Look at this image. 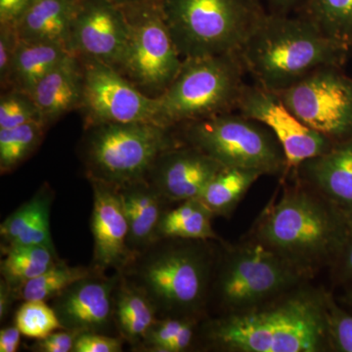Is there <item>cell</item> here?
<instances>
[{
    "label": "cell",
    "instance_id": "6da1fadb",
    "mask_svg": "<svg viewBox=\"0 0 352 352\" xmlns=\"http://www.w3.org/2000/svg\"><path fill=\"white\" fill-rule=\"evenodd\" d=\"M328 296L323 289L300 285L244 311L207 317L198 338L217 351H331Z\"/></svg>",
    "mask_w": 352,
    "mask_h": 352
},
{
    "label": "cell",
    "instance_id": "7a4b0ae2",
    "mask_svg": "<svg viewBox=\"0 0 352 352\" xmlns=\"http://www.w3.org/2000/svg\"><path fill=\"white\" fill-rule=\"evenodd\" d=\"M351 229L352 214L298 178L266 206L248 237L311 279L332 267Z\"/></svg>",
    "mask_w": 352,
    "mask_h": 352
},
{
    "label": "cell",
    "instance_id": "3957f363",
    "mask_svg": "<svg viewBox=\"0 0 352 352\" xmlns=\"http://www.w3.org/2000/svg\"><path fill=\"white\" fill-rule=\"evenodd\" d=\"M222 241L162 237L132 258L120 271L140 289L157 318L203 321Z\"/></svg>",
    "mask_w": 352,
    "mask_h": 352
},
{
    "label": "cell",
    "instance_id": "277c9868",
    "mask_svg": "<svg viewBox=\"0 0 352 352\" xmlns=\"http://www.w3.org/2000/svg\"><path fill=\"white\" fill-rule=\"evenodd\" d=\"M351 48L303 15L272 12L264 15L238 54L256 85L278 92L316 69L344 66Z\"/></svg>",
    "mask_w": 352,
    "mask_h": 352
},
{
    "label": "cell",
    "instance_id": "5b68a950",
    "mask_svg": "<svg viewBox=\"0 0 352 352\" xmlns=\"http://www.w3.org/2000/svg\"><path fill=\"white\" fill-rule=\"evenodd\" d=\"M309 278L258 241L220 243L208 310L215 314L244 311L284 295Z\"/></svg>",
    "mask_w": 352,
    "mask_h": 352
},
{
    "label": "cell",
    "instance_id": "8992f818",
    "mask_svg": "<svg viewBox=\"0 0 352 352\" xmlns=\"http://www.w3.org/2000/svg\"><path fill=\"white\" fill-rule=\"evenodd\" d=\"M183 60L238 53L265 15L259 0H156Z\"/></svg>",
    "mask_w": 352,
    "mask_h": 352
},
{
    "label": "cell",
    "instance_id": "52a82bcc",
    "mask_svg": "<svg viewBox=\"0 0 352 352\" xmlns=\"http://www.w3.org/2000/svg\"><path fill=\"white\" fill-rule=\"evenodd\" d=\"M180 144L175 129L155 122H113L85 127L78 152L89 182L120 188L147 179L157 157Z\"/></svg>",
    "mask_w": 352,
    "mask_h": 352
},
{
    "label": "cell",
    "instance_id": "ba28073f",
    "mask_svg": "<svg viewBox=\"0 0 352 352\" xmlns=\"http://www.w3.org/2000/svg\"><path fill=\"white\" fill-rule=\"evenodd\" d=\"M238 53L183 60L170 87L157 98L156 124L168 129L232 112L245 83Z\"/></svg>",
    "mask_w": 352,
    "mask_h": 352
},
{
    "label": "cell",
    "instance_id": "9c48e42d",
    "mask_svg": "<svg viewBox=\"0 0 352 352\" xmlns=\"http://www.w3.org/2000/svg\"><path fill=\"white\" fill-rule=\"evenodd\" d=\"M178 127L182 143L226 168L256 170L263 175L288 171L283 149L270 129L242 113H219Z\"/></svg>",
    "mask_w": 352,
    "mask_h": 352
},
{
    "label": "cell",
    "instance_id": "30bf717a",
    "mask_svg": "<svg viewBox=\"0 0 352 352\" xmlns=\"http://www.w3.org/2000/svg\"><path fill=\"white\" fill-rule=\"evenodd\" d=\"M122 7L129 22V38L116 69L143 94L156 98L175 80L183 59L156 0Z\"/></svg>",
    "mask_w": 352,
    "mask_h": 352
},
{
    "label": "cell",
    "instance_id": "8fae6325",
    "mask_svg": "<svg viewBox=\"0 0 352 352\" xmlns=\"http://www.w3.org/2000/svg\"><path fill=\"white\" fill-rule=\"evenodd\" d=\"M296 117L333 142L352 135V78L324 67L276 92Z\"/></svg>",
    "mask_w": 352,
    "mask_h": 352
},
{
    "label": "cell",
    "instance_id": "7c38bea8",
    "mask_svg": "<svg viewBox=\"0 0 352 352\" xmlns=\"http://www.w3.org/2000/svg\"><path fill=\"white\" fill-rule=\"evenodd\" d=\"M80 58V57H78ZM83 89V129L113 122H155L157 98L148 96L113 67L80 58Z\"/></svg>",
    "mask_w": 352,
    "mask_h": 352
},
{
    "label": "cell",
    "instance_id": "4fadbf2b",
    "mask_svg": "<svg viewBox=\"0 0 352 352\" xmlns=\"http://www.w3.org/2000/svg\"><path fill=\"white\" fill-rule=\"evenodd\" d=\"M237 109L245 117L270 129L283 149L288 170H296L305 161L327 152L335 144L303 124L276 92L258 85H245Z\"/></svg>",
    "mask_w": 352,
    "mask_h": 352
},
{
    "label": "cell",
    "instance_id": "5bb4252c",
    "mask_svg": "<svg viewBox=\"0 0 352 352\" xmlns=\"http://www.w3.org/2000/svg\"><path fill=\"white\" fill-rule=\"evenodd\" d=\"M129 38V22L122 6L112 0L78 2L72 25V54L117 69Z\"/></svg>",
    "mask_w": 352,
    "mask_h": 352
},
{
    "label": "cell",
    "instance_id": "9a60e30c",
    "mask_svg": "<svg viewBox=\"0 0 352 352\" xmlns=\"http://www.w3.org/2000/svg\"><path fill=\"white\" fill-rule=\"evenodd\" d=\"M120 272L107 275L92 270L91 273L72 284L51 300L62 329L80 333L113 335V296ZM117 332V331H116Z\"/></svg>",
    "mask_w": 352,
    "mask_h": 352
},
{
    "label": "cell",
    "instance_id": "2e32d148",
    "mask_svg": "<svg viewBox=\"0 0 352 352\" xmlns=\"http://www.w3.org/2000/svg\"><path fill=\"white\" fill-rule=\"evenodd\" d=\"M224 166L193 146L182 144L162 153L147 180L170 204L199 199Z\"/></svg>",
    "mask_w": 352,
    "mask_h": 352
},
{
    "label": "cell",
    "instance_id": "e0dca14e",
    "mask_svg": "<svg viewBox=\"0 0 352 352\" xmlns=\"http://www.w3.org/2000/svg\"><path fill=\"white\" fill-rule=\"evenodd\" d=\"M94 193L91 227L94 256L90 267L100 272L124 270L133 254L129 247V226L119 192L105 183L89 182Z\"/></svg>",
    "mask_w": 352,
    "mask_h": 352
},
{
    "label": "cell",
    "instance_id": "ac0fdd59",
    "mask_svg": "<svg viewBox=\"0 0 352 352\" xmlns=\"http://www.w3.org/2000/svg\"><path fill=\"white\" fill-rule=\"evenodd\" d=\"M298 179L352 214V135L296 170Z\"/></svg>",
    "mask_w": 352,
    "mask_h": 352
},
{
    "label": "cell",
    "instance_id": "d6986e66",
    "mask_svg": "<svg viewBox=\"0 0 352 352\" xmlns=\"http://www.w3.org/2000/svg\"><path fill=\"white\" fill-rule=\"evenodd\" d=\"M82 89V62L69 54L46 74L30 94L41 111L43 124L50 129L66 113L80 109Z\"/></svg>",
    "mask_w": 352,
    "mask_h": 352
},
{
    "label": "cell",
    "instance_id": "ffe728a7",
    "mask_svg": "<svg viewBox=\"0 0 352 352\" xmlns=\"http://www.w3.org/2000/svg\"><path fill=\"white\" fill-rule=\"evenodd\" d=\"M117 189L129 226V250L134 256L159 239L160 222L170 203L147 179Z\"/></svg>",
    "mask_w": 352,
    "mask_h": 352
},
{
    "label": "cell",
    "instance_id": "44dd1931",
    "mask_svg": "<svg viewBox=\"0 0 352 352\" xmlns=\"http://www.w3.org/2000/svg\"><path fill=\"white\" fill-rule=\"evenodd\" d=\"M54 192L43 183L30 200L25 201L0 226L1 252L19 245H43L55 248L50 229Z\"/></svg>",
    "mask_w": 352,
    "mask_h": 352
},
{
    "label": "cell",
    "instance_id": "7402d4cb",
    "mask_svg": "<svg viewBox=\"0 0 352 352\" xmlns=\"http://www.w3.org/2000/svg\"><path fill=\"white\" fill-rule=\"evenodd\" d=\"M75 0H34L15 25L19 38L62 44L71 51Z\"/></svg>",
    "mask_w": 352,
    "mask_h": 352
},
{
    "label": "cell",
    "instance_id": "603a6c76",
    "mask_svg": "<svg viewBox=\"0 0 352 352\" xmlns=\"http://www.w3.org/2000/svg\"><path fill=\"white\" fill-rule=\"evenodd\" d=\"M156 310L147 296L120 272L113 296V322L117 335L136 349L157 321Z\"/></svg>",
    "mask_w": 352,
    "mask_h": 352
},
{
    "label": "cell",
    "instance_id": "cb8c5ba5",
    "mask_svg": "<svg viewBox=\"0 0 352 352\" xmlns=\"http://www.w3.org/2000/svg\"><path fill=\"white\" fill-rule=\"evenodd\" d=\"M69 54L62 44L20 39L6 89L14 88L31 94L36 83Z\"/></svg>",
    "mask_w": 352,
    "mask_h": 352
},
{
    "label": "cell",
    "instance_id": "d4e9b609",
    "mask_svg": "<svg viewBox=\"0 0 352 352\" xmlns=\"http://www.w3.org/2000/svg\"><path fill=\"white\" fill-rule=\"evenodd\" d=\"M261 176L258 171L224 166L210 180L199 200L214 217H229Z\"/></svg>",
    "mask_w": 352,
    "mask_h": 352
},
{
    "label": "cell",
    "instance_id": "484cf974",
    "mask_svg": "<svg viewBox=\"0 0 352 352\" xmlns=\"http://www.w3.org/2000/svg\"><path fill=\"white\" fill-rule=\"evenodd\" d=\"M214 214L199 199L182 201L164 212L157 238L222 241L212 228Z\"/></svg>",
    "mask_w": 352,
    "mask_h": 352
},
{
    "label": "cell",
    "instance_id": "4316f807",
    "mask_svg": "<svg viewBox=\"0 0 352 352\" xmlns=\"http://www.w3.org/2000/svg\"><path fill=\"white\" fill-rule=\"evenodd\" d=\"M1 254L3 256L0 263L1 278L17 295L25 284L60 261L55 248L43 245H19L6 250Z\"/></svg>",
    "mask_w": 352,
    "mask_h": 352
},
{
    "label": "cell",
    "instance_id": "83f0119b",
    "mask_svg": "<svg viewBox=\"0 0 352 352\" xmlns=\"http://www.w3.org/2000/svg\"><path fill=\"white\" fill-rule=\"evenodd\" d=\"M47 126L32 122L12 129H0V173L8 175L27 161L43 141Z\"/></svg>",
    "mask_w": 352,
    "mask_h": 352
},
{
    "label": "cell",
    "instance_id": "f1b7e54d",
    "mask_svg": "<svg viewBox=\"0 0 352 352\" xmlns=\"http://www.w3.org/2000/svg\"><path fill=\"white\" fill-rule=\"evenodd\" d=\"M302 15L329 38L352 47V0H305Z\"/></svg>",
    "mask_w": 352,
    "mask_h": 352
},
{
    "label": "cell",
    "instance_id": "f546056e",
    "mask_svg": "<svg viewBox=\"0 0 352 352\" xmlns=\"http://www.w3.org/2000/svg\"><path fill=\"white\" fill-rule=\"evenodd\" d=\"M91 271L90 266H71L60 259L50 270L25 284L18 293V298L23 302H50L63 293L72 284L87 276Z\"/></svg>",
    "mask_w": 352,
    "mask_h": 352
},
{
    "label": "cell",
    "instance_id": "4dcf8cb0",
    "mask_svg": "<svg viewBox=\"0 0 352 352\" xmlns=\"http://www.w3.org/2000/svg\"><path fill=\"white\" fill-rule=\"evenodd\" d=\"M16 324L25 337L41 340L54 331L62 329L56 312L47 302L28 300L15 314Z\"/></svg>",
    "mask_w": 352,
    "mask_h": 352
},
{
    "label": "cell",
    "instance_id": "1f68e13d",
    "mask_svg": "<svg viewBox=\"0 0 352 352\" xmlns=\"http://www.w3.org/2000/svg\"><path fill=\"white\" fill-rule=\"evenodd\" d=\"M32 122H43L41 111L29 92L2 90L0 97V129H12Z\"/></svg>",
    "mask_w": 352,
    "mask_h": 352
},
{
    "label": "cell",
    "instance_id": "d6a6232c",
    "mask_svg": "<svg viewBox=\"0 0 352 352\" xmlns=\"http://www.w3.org/2000/svg\"><path fill=\"white\" fill-rule=\"evenodd\" d=\"M328 330L331 351L352 352V314L329 294Z\"/></svg>",
    "mask_w": 352,
    "mask_h": 352
},
{
    "label": "cell",
    "instance_id": "836d02e7",
    "mask_svg": "<svg viewBox=\"0 0 352 352\" xmlns=\"http://www.w3.org/2000/svg\"><path fill=\"white\" fill-rule=\"evenodd\" d=\"M189 319L193 318H180V317L157 318L146 333L142 342L134 351L166 352L168 344L173 342Z\"/></svg>",
    "mask_w": 352,
    "mask_h": 352
},
{
    "label": "cell",
    "instance_id": "e575fe53",
    "mask_svg": "<svg viewBox=\"0 0 352 352\" xmlns=\"http://www.w3.org/2000/svg\"><path fill=\"white\" fill-rule=\"evenodd\" d=\"M19 41V36H18L14 25H0V85H1V90H6L8 87L9 76H10Z\"/></svg>",
    "mask_w": 352,
    "mask_h": 352
},
{
    "label": "cell",
    "instance_id": "d590c367",
    "mask_svg": "<svg viewBox=\"0 0 352 352\" xmlns=\"http://www.w3.org/2000/svg\"><path fill=\"white\" fill-rule=\"evenodd\" d=\"M124 340L119 336L101 333H83L76 338L73 352H120Z\"/></svg>",
    "mask_w": 352,
    "mask_h": 352
},
{
    "label": "cell",
    "instance_id": "8d00e7d4",
    "mask_svg": "<svg viewBox=\"0 0 352 352\" xmlns=\"http://www.w3.org/2000/svg\"><path fill=\"white\" fill-rule=\"evenodd\" d=\"M78 335L74 331L59 329L43 339L36 340L29 349L36 352H73Z\"/></svg>",
    "mask_w": 352,
    "mask_h": 352
},
{
    "label": "cell",
    "instance_id": "74e56055",
    "mask_svg": "<svg viewBox=\"0 0 352 352\" xmlns=\"http://www.w3.org/2000/svg\"><path fill=\"white\" fill-rule=\"evenodd\" d=\"M333 283L344 289L352 287V229L342 252L330 268Z\"/></svg>",
    "mask_w": 352,
    "mask_h": 352
},
{
    "label": "cell",
    "instance_id": "f35d334b",
    "mask_svg": "<svg viewBox=\"0 0 352 352\" xmlns=\"http://www.w3.org/2000/svg\"><path fill=\"white\" fill-rule=\"evenodd\" d=\"M34 0H0V25H14Z\"/></svg>",
    "mask_w": 352,
    "mask_h": 352
},
{
    "label": "cell",
    "instance_id": "ab89813d",
    "mask_svg": "<svg viewBox=\"0 0 352 352\" xmlns=\"http://www.w3.org/2000/svg\"><path fill=\"white\" fill-rule=\"evenodd\" d=\"M22 333L14 323L0 331V352H16L19 351Z\"/></svg>",
    "mask_w": 352,
    "mask_h": 352
},
{
    "label": "cell",
    "instance_id": "60d3db41",
    "mask_svg": "<svg viewBox=\"0 0 352 352\" xmlns=\"http://www.w3.org/2000/svg\"><path fill=\"white\" fill-rule=\"evenodd\" d=\"M19 300L17 293L4 279H0V320L3 322L10 312L14 302Z\"/></svg>",
    "mask_w": 352,
    "mask_h": 352
},
{
    "label": "cell",
    "instance_id": "b9f144b4",
    "mask_svg": "<svg viewBox=\"0 0 352 352\" xmlns=\"http://www.w3.org/2000/svg\"><path fill=\"white\" fill-rule=\"evenodd\" d=\"M273 13L289 14V11L300 6L305 0H268Z\"/></svg>",
    "mask_w": 352,
    "mask_h": 352
},
{
    "label": "cell",
    "instance_id": "7bdbcfd3",
    "mask_svg": "<svg viewBox=\"0 0 352 352\" xmlns=\"http://www.w3.org/2000/svg\"><path fill=\"white\" fill-rule=\"evenodd\" d=\"M340 302L352 309V287L351 288L346 289L344 296L340 298Z\"/></svg>",
    "mask_w": 352,
    "mask_h": 352
},
{
    "label": "cell",
    "instance_id": "ee69618b",
    "mask_svg": "<svg viewBox=\"0 0 352 352\" xmlns=\"http://www.w3.org/2000/svg\"><path fill=\"white\" fill-rule=\"evenodd\" d=\"M120 6H131V4L139 3V2L147 1V0H112Z\"/></svg>",
    "mask_w": 352,
    "mask_h": 352
},
{
    "label": "cell",
    "instance_id": "f6af8a7d",
    "mask_svg": "<svg viewBox=\"0 0 352 352\" xmlns=\"http://www.w3.org/2000/svg\"><path fill=\"white\" fill-rule=\"evenodd\" d=\"M75 1L78 2V1H82V0H75Z\"/></svg>",
    "mask_w": 352,
    "mask_h": 352
}]
</instances>
